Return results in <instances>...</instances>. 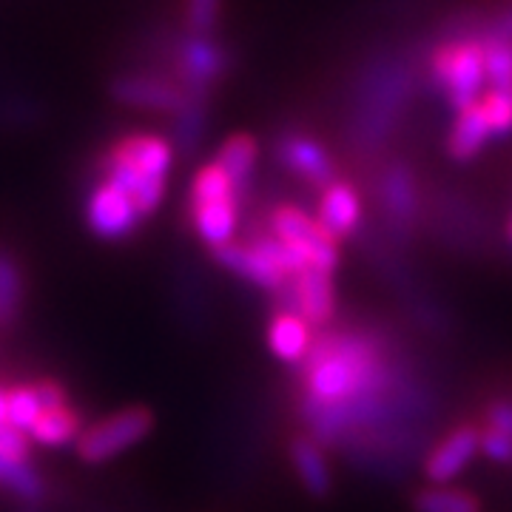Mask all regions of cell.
Returning a JSON list of instances; mask_svg holds the SVG:
<instances>
[{
    "label": "cell",
    "instance_id": "83f0119b",
    "mask_svg": "<svg viewBox=\"0 0 512 512\" xmlns=\"http://www.w3.org/2000/svg\"><path fill=\"white\" fill-rule=\"evenodd\" d=\"M481 456H487L501 467L512 464V439L493 427H481Z\"/></svg>",
    "mask_w": 512,
    "mask_h": 512
},
{
    "label": "cell",
    "instance_id": "9c48e42d",
    "mask_svg": "<svg viewBox=\"0 0 512 512\" xmlns=\"http://www.w3.org/2000/svg\"><path fill=\"white\" fill-rule=\"evenodd\" d=\"M279 311L299 313L311 328H325L336 316V285L333 276L319 271H302L276 291Z\"/></svg>",
    "mask_w": 512,
    "mask_h": 512
},
{
    "label": "cell",
    "instance_id": "4dcf8cb0",
    "mask_svg": "<svg viewBox=\"0 0 512 512\" xmlns=\"http://www.w3.org/2000/svg\"><path fill=\"white\" fill-rule=\"evenodd\" d=\"M9 424V410H6V390L0 387V427Z\"/></svg>",
    "mask_w": 512,
    "mask_h": 512
},
{
    "label": "cell",
    "instance_id": "8992f818",
    "mask_svg": "<svg viewBox=\"0 0 512 512\" xmlns=\"http://www.w3.org/2000/svg\"><path fill=\"white\" fill-rule=\"evenodd\" d=\"M228 72V52L220 40L214 37L185 35L177 43V86L185 97L208 100V92L214 83H220Z\"/></svg>",
    "mask_w": 512,
    "mask_h": 512
},
{
    "label": "cell",
    "instance_id": "52a82bcc",
    "mask_svg": "<svg viewBox=\"0 0 512 512\" xmlns=\"http://www.w3.org/2000/svg\"><path fill=\"white\" fill-rule=\"evenodd\" d=\"M481 453V427L478 424H458L447 430L433 447L421 456V473L427 484H450L456 481Z\"/></svg>",
    "mask_w": 512,
    "mask_h": 512
},
{
    "label": "cell",
    "instance_id": "8fae6325",
    "mask_svg": "<svg viewBox=\"0 0 512 512\" xmlns=\"http://www.w3.org/2000/svg\"><path fill=\"white\" fill-rule=\"evenodd\" d=\"M86 220L89 228L100 239H128L137 231L140 211L128 194H123L117 185L103 183L94 188L86 202Z\"/></svg>",
    "mask_w": 512,
    "mask_h": 512
},
{
    "label": "cell",
    "instance_id": "4316f807",
    "mask_svg": "<svg viewBox=\"0 0 512 512\" xmlns=\"http://www.w3.org/2000/svg\"><path fill=\"white\" fill-rule=\"evenodd\" d=\"M0 484L12 493L23 495L29 501H35L43 495V481L37 476L29 464H9V461H0Z\"/></svg>",
    "mask_w": 512,
    "mask_h": 512
},
{
    "label": "cell",
    "instance_id": "484cf974",
    "mask_svg": "<svg viewBox=\"0 0 512 512\" xmlns=\"http://www.w3.org/2000/svg\"><path fill=\"white\" fill-rule=\"evenodd\" d=\"M205 106L208 100H197V97H185L183 109L177 111V143L191 151L200 143L202 128H205Z\"/></svg>",
    "mask_w": 512,
    "mask_h": 512
},
{
    "label": "cell",
    "instance_id": "d6986e66",
    "mask_svg": "<svg viewBox=\"0 0 512 512\" xmlns=\"http://www.w3.org/2000/svg\"><path fill=\"white\" fill-rule=\"evenodd\" d=\"M413 512H481V498L453 484H427L410 498Z\"/></svg>",
    "mask_w": 512,
    "mask_h": 512
},
{
    "label": "cell",
    "instance_id": "5b68a950",
    "mask_svg": "<svg viewBox=\"0 0 512 512\" xmlns=\"http://www.w3.org/2000/svg\"><path fill=\"white\" fill-rule=\"evenodd\" d=\"M154 427V416L143 407H128L123 413H114L109 419L89 427L86 433H80L77 439V453L83 461L97 464V461H109L120 456L123 450L134 447L137 441H143Z\"/></svg>",
    "mask_w": 512,
    "mask_h": 512
},
{
    "label": "cell",
    "instance_id": "603a6c76",
    "mask_svg": "<svg viewBox=\"0 0 512 512\" xmlns=\"http://www.w3.org/2000/svg\"><path fill=\"white\" fill-rule=\"evenodd\" d=\"M478 106L487 117V126L493 131V137L512 134V89H487L481 94Z\"/></svg>",
    "mask_w": 512,
    "mask_h": 512
},
{
    "label": "cell",
    "instance_id": "6da1fadb",
    "mask_svg": "<svg viewBox=\"0 0 512 512\" xmlns=\"http://www.w3.org/2000/svg\"><path fill=\"white\" fill-rule=\"evenodd\" d=\"M424 52H382L370 57L359 74L353 109L348 120V140L359 154L382 151L402 128L416 86L424 77Z\"/></svg>",
    "mask_w": 512,
    "mask_h": 512
},
{
    "label": "cell",
    "instance_id": "cb8c5ba5",
    "mask_svg": "<svg viewBox=\"0 0 512 512\" xmlns=\"http://www.w3.org/2000/svg\"><path fill=\"white\" fill-rule=\"evenodd\" d=\"M23 299V279L15 259L0 254V319L12 322Z\"/></svg>",
    "mask_w": 512,
    "mask_h": 512
},
{
    "label": "cell",
    "instance_id": "ac0fdd59",
    "mask_svg": "<svg viewBox=\"0 0 512 512\" xmlns=\"http://www.w3.org/2000/svg\"><path fill=\"white\" fill-rule=\"evenodd\" d=\"M259 157V146L251 134H234L228 137L217 151L214 163L225 171V177L231 180L239 200H245V194L251 191V180H254V165Z\"/></svg>",
    "mask_w": 512,
    "mask_h": 512
},
{
    "label": "cell",
    "instance_id": "7a4b0ae2",
    "mask_svg": "<svg viewBox=\"0 0 512 512\" xmlns=\"http://www.w3.org/2000/svg\"><path fill=\"white\" fill-rule=\"evenodd\" d=\"M424 80L439 94L447 109H470L487 92L484 52L476 35V20L453 18L441 29L436 43L424 49Z\"/></svg>",
    "mask_w": 512,
    "mask_h": 512
},
{
    "label": "cell",
    "instance_id": "f546056e",
    "mask_svg": "<svg viewBox=\"0 0 512 512\" xmlns=\"http://www.w3.org/2000/svg\"><path fill=\"white\" fill-rule=\"evenodd\" d=\"M484 427H493L498 433L512 439V399H493L484 407Z\"/></svg>",
    "mask_w": 512,
    "mask_h": 512
},
{
    "label": "cell",
    "instance_id": "1f68e13d",
    "mask_svg": "<svg viewBox=\"0 0 512 512\" xmlns=\"http://www.w3.org/2000/svg\"><path fill=\"white\" fill-rule=\"evenodd\" d=\"M504 237H507V245L512 248V211H510V220H507V225H504Z\"/></svg>",
    "mask_w": 512,
    "mask_h": 512
},
{
    "label": "cell",
    "instance_id": "f1b7e54d",
    "mask_svg": "<svg viewBox=\"0 0 512 512\" xmlns=\"http://www.w3.org/2000/svg\"><path fill=\"white\" fill-rule=\"evenodd\" d=\"M0 461L26 464L29 461V436L18 433L15 427H0Z\"/></svg>",
    "mask_w": 512,
    "mask_h": 512
},
{
    "label": "cell",
    "instance_id": "7c38bea8",
    "mask_svg": "<svg viewBox=\"0 0 512 512\" xmlns=\"http://www.w3.org/2000/svg\"><path fill=\"white\" fill-rule=\"evenodd\" d=\"M111 97L123 106L148 111H168L177 114L183 109L185 92L177 86V80L157 77V74H120L111 83Z\"/></svg>",
    "mask_w": 512,
    "mask_h": 512
},
{
    "label": "cell",
    "instance_id": "ba28073f",
    "mask_svg": "<svg viewBox=\"0 0 512 512\" xmlns=\"http://www.w3.org/2000/svg\"><path fill=\"white\" fill-rule=\"evenodd\" d=\"M276 160L313 188H328L339 180V168L328 148L302 131H282L276 140Z\"/></svg>",
    "mask_w": 512,
    "mask_h": 512
},
{
    "label": "cell",
    "instance_id": "7402d4cb",
    "mask_svg": "<svg viewBox=\"0 0 512 512\" xmlns=\"http://www.w3.org/2000/svg\"><path fill=\"white\" fill-rule=\"evenodd\" d=\"M222 200H239L234 185H231V180L225 177V171L217 163L202 165L200 171L194 174V180H191V208Z\"/></svg>",
    "mask_w": 512,
    "mask_h": 512
},
{
    "label": "cell",
    "instance_id": "3957f363",
    "mask_svg": "<svg viewBox=\"0 0 512 512\" xmlns=\"http://www.w3.org/2000/svg\"><path fill=\"white\" fill-rule=\"evenodd\" d=\"M268 234L279 239L291 251L305 271H319V274L333 276L342 262V245L330 237L328 231L316 222L313 214L305 208L282 202L276 205L268 217Z\"/></svg>",
    "mask_w": 512,
    "mask_h": 512
},
{
    "label": "cell",
    "instance_id": "e0dca14e",
    "mask_svg": "<svg viewBox=\"0 0 512 512\" xmlns=\"http://www.w3.org/2000/svg\"><path fill=\"white\" fill-rule=\"evenodd\" d=\"M291 464L302 487L313 498H328L333 493V470L325 456V447L311 436H299L291 441Z\"/></svg>",
    "mask_w": 512,
    "mask_h": 512
},
{
    "label": "cell",
    "instance_id": "2e32d148",
    "mask_svg": "<svg viewBox=\"0 0 512 512\" xmlns=\"http://www.w3.org/2000/svg\"><path fill=\"white\" fill-rule=\"evenodd\" d=\"M239 214H242V202L239 200L208 202V205H194L191 208V222H194L197 237L208 248L220 251V248L231 245L237 239Z\"/></svg>",
    "mask_w": 512,
    "mask_h": 512
},
{
    "label": "cell",
    "instance_id": "9a60e30c",
    "mask_svg": "<svg viewBox=\"0 0 512 512\" xmlns=\"http://www.w3.org/2000/svg\"><path fill=\"white\" fill-rule=\"evenodd\" d=\"M313 342V328L299 316L291 311H279L268 325V345L279 362L285 365H302L311 353Z\"/></svg>",
    "mask_w": 512,
    "mask_h": 512
},
{
    "label": "cell",
    "instance_id": "ffe728a7",
    "mask_svg": "<svg viewBox=\"0 0 512 512\" xmlns=\"http://www.w3.org/2000/svg\"><path fill=\"white\" fill-rule=\"evenodd\" d=\"M72 439H80V416L69 407L46 410L29 430V441H37L43 447H60Z\"/></svg>",
    "mask_w": 512,
    "mask_h": 512
},
{
    "label": "cell",
    "instance_id": "d4e9b609",
    "mask_svg": "<svg viewBox=\"0 0 512 512\" xmlns=\"http://www.w3.org/2000/svg\"><path fill=\"white\" fill-rule=\"evenodd\" d=\"M220 15L222 0H185V35L214 37Z\"/></svg>",
    "mask_w": 512,
    "mask_h": 512
},
{
    "label": "cell",
    "instance_id": "30bf717a",
    "mask_svg": "<svg viewBox=\"0 0 512 512\" xmlns=\"http://www.w3.org/2000/svg\"><path fill=\"white\" fill-rule=\"evenodd\" d=\"M313 217L328 231L330 237L342 245V239H353L362 234L365 200H362L356 185L339 177L336 183L319 191V202H316V214Z\"/></svg>",
    "mask_w": 512,
    "mask_h": 512
},
{
    "label": "cell",
    "instance_id": "5bb4252c",
    "mask_svg": "<svg viewBox=\"0 0 512 512\" xmlns=\"http://www.w3.org/2000/svg\"><path fill=\"white\" fill-rule=\"evenodd\" d=\"M490 140H493V131L487 126V117H484L481 106L476 103V106L458 111L453 117V123L447 128V137H444V151L453 163H470L487 148Z\"/></svg>",
    "mask_w": 512,
    "mask_h": 512
},
{
    "label": "cell",
    "instance_id": "4fadbf2b",
    "mask_svg": "<svg viewBox=\"0 0 512 512\" xmlns=\"http://www.w3.org/2000/svg\"><path fill=\"white\" fill-rule=\"evenodd\" d=\"M109 154L114 160L128 165L137 177L160 185H165V177L174 163V148L157 134H131L111 148Z\"/></svg>",
    "mask_w": 512,
    "mask_h": 512
},
{
    "label": "cell",
    "instance_id": "44dd1931",
    "mask_svg": "<svg viewBox=\"0 0 512 512\" xmlns=\"http://www.w3.org/2000/svg\"><path fill=\"white\" fill-rule=\"evenodd\" d=\"M6 410H9V427L29 436L37 419L46 413L40 393H37V384H18V387L6 390Z\"/></svg>",
    "mask_w": 512,
    "mask_h": 512
},
{
    "label": "cell",
    "instance_id": "277c9868",
    "mask_svg": "<svg viewBox=\"0 0 512 512\" xmlns=\"http://www.w3.org/2000/svg\"><path fill=\"white\" fill-rule=\"evenodd\" d=\"M376 205L387 239L399 248L410 245L424 220V197L410 163L390 160L382 165L376 177Z\"/></svg>",
    "mask_w": 512,
    "mask_h": 512
}]
</instances>
